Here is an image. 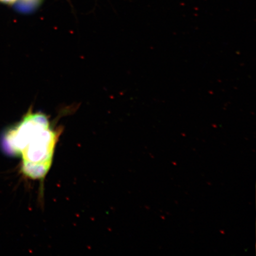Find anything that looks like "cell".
<instances>
[{"instance_id":"6da1fadb","label":"cell","mask_w":256,"mask_h":256,"mask_svg":"<svg viewBox=\"0 0 256 256\" xmlns=\"http://www.w3.org/2000/svg\"><path fill=\"white\" fill-rule=\"evenodd\" d=\"M58 138L46 115L30 111L6 132L2 144L8 152L21 156L24 176L42 180L52 166Z\"/></svg>"},{"instance_id":"7a4b0ae2","label":"cell","mask_w":256,"mask_h":256,"mask_svg":"<svg viewBox=\"0 0 256 256\" xmlns=\"http://www.w3.org/2000/svg\"><path fill=\"white\" fill-rule=\"evenodd\" d=\"M17 1L18 0H0V2L8 3V4H12Z\"/></svg>"}]
</instances>
